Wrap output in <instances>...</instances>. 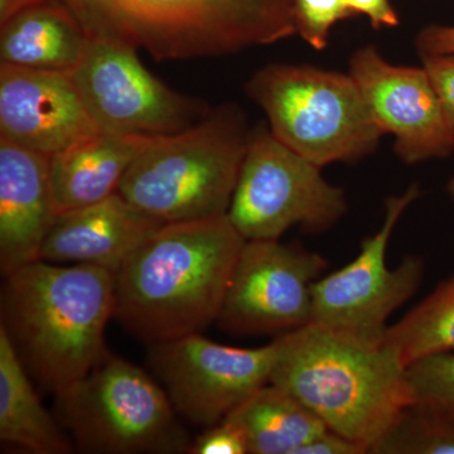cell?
I'll use <instances>...</instances> for the list:
<instances>
[{"label":"cell","instance_id":"6da1fadb","mask_svg":"<svg viewBox=\"0 0 454 454\" xmlns=\"http://www.w3.org/2000/svg\"><path fill=\"white\" fill-rule=\"evenodd\" d=\"M245 241L227 215L163 223L114 273V318L151 345L201 333Z\"/></svg>","mask_w":454,"mask_h":454},{"label":"cell","instance_id":"7a4b0ae2","mask_svg":"<svg viewBox=\"0 0 454 454\" xmlns=\"http://www.w3.org/2000/svg\"><path fill=\"white\" fill-rule=\"evenodd\" d=\"M0 301V328L47 393H64L107 351L114 274L106 269L37 260L4 277Z\"/></svg>","mask_w":454,"mask_h":454},{"label":"cell","instance_id":"3957f363","mask_svg":"<svg viewBox=\"0 0 454 454\" xmlns=\"http://www.w3.org/2000/svg\"><path fill=\"white\" fill-rule=\"evenodd\" d=\"M277 339L269 384L370 453L414 404L408 367L385 340L367 342L315 324Z\"/></svg>","mask_w":454,"mask_h":454},{"label":"cell","instance_id":"277c9868","mask_svg":"<svg viewBox=\"0 0 454 454\" xmlns=\"http://www.w3.org/2000/svg\"><path fill=\"white\" fill-rule=\"evenodd\" d=\"M79 20L89 35L158 61L231 55L295 35L293 0H86Z\"/></svg>","mask_w":454,"mask_h":454},{"label":"cell","instance_id":"5b68a950","mask_svg":"<svg viewBox=\"0 0 454 454\" xmlns=\"http://www.w3.org/2000/svg\"><path fill=\"white\" fill-rule=\"evenodd\" d=\"M252 131L243 112L223 106L187 129L152 137L118 192L163 223L227 215Z\"/></svg>","mask_w":454,"mask_h":454},{"label":"cell","instance_id":"8992f818","mask_svg":"<svg viewBox=\"0 0 454 454\" xmlns=\"http://www.w3.org/2000/svg\"><path fill=\"white\" fill-rule=\"evenodd\" d=\"M247 92L267 115L271 133L321 168L363 160L384 136L349 74L268 65L247 82Z\"/></svg>","mask_w":454,"mask_h":454},{"label":"cell","instance_id":"52a82bcc","mask_svg":"<svg viewBox=\"0 0 454 454\" xmlns=\"http://www.w3.org/2000/svg\"><path fill=\"white\" fill-rule=\"evenodd\" d=\"M61 423L85 453H188L191 442L163 387L140 367L106 355L56 395Z\"/></svg>","mask_w":454,"mask_h":454},{"label":"cell","instance_id":"ba28073f","mask_svg":"<svg viewBox=\"0 0 454 454\" xmlns=\"http://www.w3.org/2000/svg\"><path fill=\"white\" fill-rule=\"evenodd\" d=\"M321 167L260 127L252 131L227 217L245 240H279L292 227L328 231L348 211L342 188Z\"/></svg>","mask_w":454,"mask_h":454},{"label":"cell","instance_id":"9c48e42d","mask_svg":"<svg viewBox=\"0 0 454 454\" xmlns=\"http://www.w3.org/2000/svg\"><path fill=\"white\" fill-rule=\"evenodd\" d=\"M419 196V186L411 184L402 195L387 197L384 223L361 243L356 258L313 286L310 324L367 342H384L390 317L417 294L426 273L422 256H405L395 268L387 264L394 230Z\"/></svg>","mask_w":454,"mask_h":454},{"label":"cell","instance_id":"30bf717a","mask_svg":"<svg viewBox=\"0 0 454 454\" xmlns=\"http://www.w3.org/2000/svg\"><path fill=\"white\" fill-rule=\"evenodd\" d=\"M137 52L129 44L89 35L71 74L98 131L168 136L192 127L211 112L157 79Z\"/></svg>","mask_w":454,"mask_h":454},{"label":"cell","instance_id":"8fae6325","mask_svg":"<svg viewBox=\"0 0 454 454\" xmlns=\"http://www.w3.org/2000/svg\"><path fill=\"white\" fill-rule=\"evenodd\" d=\"M325 256L298 244L247 240L236 260L216 324L239 336H283L312 322L313 286Z\"/></svg>","mask_w":454,"mask_h":454},{"label":"cell","instance_id":"7c38bea8","mask_svg":"<svg viewBox=\"0 0 454 454\" xmlns=\"http://www.w3.org/2000/svg\"><path fill=\"white\" fill-rule=\"evenodd\" d=\"M151 363L173 408L188 422L208 427L223 422L270 381L279 340L255 348H232L201 333L157 343Z\"/></svg>","mask_w":454,"mask_h":454},{"label":"cell","instance_id":"4fadbf2b","mask_svg":"<svg viewBox=\"0 0 454 454\" xmlns=\"http://www.w3.org/2000/svg\"><path fill=\"white\" fill-rule=\"evenodd\" d=\"M348 74L382 133L395 138L394 151L403 162L453 154L454 134L424 66L390 64L369 44L352 55Z\"/></svg>","mask_w":454,"mask_h":454},{"label":"cell","instance_id":"5bb4252c","mask_svg":"<svg viewBox=\"0 0 454 454\" xmlns=\"http://www.w3.org/2000/svg\"><path fill=\"white\" fill-rule=\"evenodd\" d=\"M98 131L71 73L0 64V139L52 157Z\"/></svg>","mask_w":454,"mask_h":454},{"label":"cell","instance_id":"9a60e30c","mask_svg":"<svg viewBox=\"0 0 454 454\" xmlns=\"http://www.w3.org/2000/svg\"><path fill=\"white\" fill-rule=\"evenodd\" d=\"M49 155L0 139V269L3 277L41 258L57 212Z\"/></svg>","mask_w":454,"mask_h":454},{"label":"cell","instance_id":"2e32d148","mask_svg":"<svg viewBox=\"0 0 454 454\" xmlns=\"http://www.w3.org/2000/svg\"><path fill=\"white\" fill-rule=\"evenodd\" d=\"M162 225L116 192L94 205L57 215L40 260L92 265L114 274Z\"/></svg>","mask_w":454,"mask_h":454},{"label":"cell","instance_id":"e0dca14e","mask_svg":"<svg viewBox=\"0 0 454 454\" xmlns=\"http://www.w3.org/2000/svg\"><path fill=\"white\" fill-rule=\"evenodd\" d=\"M152 137L104 133L50 158L57 215L103 201L118 192L121 179Z\"/></svg>","mask_w":454,"mask_h":454},{"label":"cell","instance_id":"ac0fdd59","mask_svg":"<svg viewBox=\"0 0 454 454\" xmlns=\"http://www.w3.org/2000/svg\"><path fill=\"white\" fill-rule=\"evenodd\" d=\"M88 33L59 0H32L0 22V62L73 73Z\"/></svg>","mask_w":454,"mask_h":454},{"label":"cell","instance_id":"d6986e66","mask_svg":"<svg viewBox=\"0 0 454 454\" xmlns=\"http://www.w3.org/2000/svg\"><path fill=\"white\" fill-rule=\"evenodd\" d=\"M0 441L35 454H68L74 442L46 411L31 376L0 328Z\"/></svg>","mask_w":454,"mask_h":454},{"label":"cell","instance_id":"ffe728a7","mask_svg":"<svg viewBox=\"0 0 454 454\" xmlns=\"http://www.w3.org/2000/svg\"><path fill=\"white\" fill-rule=\"evenodd\" d=\"M226 418L244 430L249 454H298L328 429L307 406L273 384L260 387Z\"/></svg>","mask_w":454,"mask_h":454},{"label":"cell","instance_id":"44dd1931","mask_svg":"<svg viewBox=\"0 0 454 454\" xmlns=\"http://www.w3.org/2000/svg\"><path fill=\"white\" fill-rule=\"evenodd\" d=\"M385 343L406 367L424 357L454 352V274L389 325Z\"/></svg>","mask_w":454,"mask_h":454},{"label":"cell","instance_id":"7402d4cb","mask_svg":"<svg viewBox=\"0 0 454 454\" xmlns=\"http://www.w3.org/2000/svg\"><path fill=\"white\" fill-rule=\"evenodd\" d=\"M373 454H454V418L409 406Z\"/></svg>","mask_w":454,"mask_h":454},{"label":"cell","instance_id":"603a6c76","mask_svg":"<svg viewBox=\"0 0 454 454\" xmlns=\"http://www.w3.org/2000/svg\"><path fill=\"white\" fill-rule=\"evenodd\" d=\"M415 408L454 418V352L433 355L408 366Z\"/></svg>","mask_w":454,"mask_h":454},{"label":"cell","instance_id":"cb8c5ba5","mask_svg":"<svg viewBox=\"0 0 454 454\" xmlns=\"http://www.w3.org/2000/svg\"><path fill=\"white\" fill-rule=\"evenodd\" d=\"M351 17L345 0H293L295 33L318 51L328 46L333 26Z\"/></svg>","mask_w":454,"mask_h":454},{"label":"cell","instance_id":"d4e9b609","mask_svg":"<svg viewBox=\"0 0 454 454\" xmlns=\"http://www.w3.org/2000/svg\"><path fill=\"white\" fill-rule=\"evenodd\" d=\"M191 454H247V441L244 430L234 420L225 418L223 422L208 427L195 441L191 442Z\"/></svg>","mask_w":454,"mask_h":454},{"label":"cell","instance_id":"484cf974","mask_svg":"<svg viewBox=\"0 0 454 454\" xmlns=\"http://www.w3.org/2000/svg\"><path fill=\"white\" fill-rule=\"evenodd\" d=\"M422 61L454 134V55L426 56Z\"/></svg>","mask_w":454,"mask_h":454},{"label":"cell","instance_id":"4316f807","mask_svg":"<svg viewBox=\"0 0 454 454\" xmlns=\"http://www.w3.org/2000/svg\"><path fill=\"white\" fill-rule=\"evenodd\" d=\"M415 47L420 59L432 55H454V25H432L418 33Z\"/></svg>","mask_w":454,"mask_h":454},{"label":"cell","instance_id":"83f0119b","mask_svg":"<svg viewBox=\"0 0 454 454\" xmlns=\"http://www.w3.org/2000/svg\"><path fill=\"white\" fill-rule=\"evenodd\" d=\"M369 450L363 444L343 437L333 430H325L301 448L298 454H366Z\"/></svg>","mask_w":454,"mask_h":454},{"label":"cell","instance_id":"f1b7e54d","mask_svg":"<svg viewBox=\"0 0 454 454\" xmlns=\"http://www.w3.org/2000/svg\"><path fill=\"white\" fill-rule=\"evenodd\" d=\"M354 16L361 14L369 18L373 28H393L399 26V16L390 0H345Z\"/></svg>","mask_w":454,"mask_h":454},{"label":"cell","instance_id":"f546056e","mask_svg":"<svg viewBox=\"0 0 454 454\" xmlns=\"http://www.w3.org/2000/svg\"><path fill=\"white\" fill-rule=\"evenodd\" d=\"M446 188L448 195L454 199V175L452 176V177L450 178V181H448Z\"/></svg>","mask_w":454,"mask_h":454}]
</instances>
